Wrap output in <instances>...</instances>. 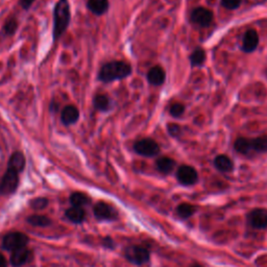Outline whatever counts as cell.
Here are the masks:
<instances>
[{"label": "cell", "instance_id": "1", "mask_svg": "<svg viewBox=\"0 0 267 267\" xmlns=\"http://www.w3.org/2000/svg\"><path fill=\"white\" fill-rule=\"evenodd\" d=\"M132 73V67L122 61H114L104 64L101 67L98 78L103 83H111L117 80H122Z\"/></svg>", "mask_w": 267, "mask_h": 267}, {"label": "cell", "instance_id": "2", "mask_svg": "<svg viewBox=\"0 0 267 267\" xmlns=\"http://www.w3.org/2000/svg\"><path fill=\"white\" fill-rule=\"evenodd\" d=\"M53 18H55L53 38H55V40H58L65 33L70 22V7L67 0H59L55 7Z\"/></svg>", "mask_w": 267, "mask_h": 267}, {"label": "cell", "instance_id": "3", "mask_svg": "<svg viewBox=\"0 0 267 267\" xmlns=\"http://www.w3.org/2000/svg\"><path fill=\"white\" fill-rule=\"evenodd\" d=\"M28 242V238L25 234L20 232L8 233L3 238L2 247L6 251H16L21 248H25Z\"/></svg>", "mask_w": 267, "mask_h": 267}, {"label": "cell", "instance_id": "4", "mask_svg": "<svg viewBox=\"0 0 267 267\" xmlns=\"http://www.w3.org/2000/svg\"><path fill=\"white\" fill-rule=\"evenodd\" d=\"M18 175L19 173H17L16 170L7 168L1 179V183H0V192L2 194H10L17 189L19 183Z\"/></svg>", "mask_w": 267, "mask_h": 267}, {"label": "cell", "instance_id": "5", "mask_svg": "<svg viewBox=\"0 0 267 267\" xmlns=\"http://www.w3.org/2000/svg\"><path fill=\"white\" fill-rule=\"evenodd\" d=\"M135 152L143 157H155L160 153L159 144L153 139H142L135 143Z\"/></svg>", "mask_w": 267, "mask_h": 267}, {"label": "cell", "instance_id": "6", "mask_svg": "<svg viewBox=\"0 0 267 267\" xmlns=\"http://www.w3.org/2000/svg\"><path fill=\"white\" fill-rule=\"evenodd\" d=\"M125 257L130 262L134 264L141 265L148 261L149 259V253L146 249L142 247H138V245H134V247L127 248L125 251Z\"/></svg>", "mask_w": 267, "mask_h": 267}, {"label": "cell", "instance_id": "7", "mask_svg": "<svg viewBox=\"0 0 267 267\" xmlns=\"http://www.w3.org/2000/svg\"><path fill=\"white\" fill-rule=\"evenodd\" d=\"M177 178L181 185L191 186V185H194L197 181L198 175L193 167L188 166V165H183L178 169Z\"/></svg>", "mask_w": 267, "mask_h": 267}, {"label": "cell", "instance_id": "8", "mask_svg": "<svg viewBox=\"0 0 267 267\" xmlns=\"http://www.w3.org/2000/svg\"><path fill=\"white\" fill-rule=\"evenodd\" d=\"M191 21L201 27H207L212 23L213 13L205 7H197L192 10Z\"/></svg>", "mask_w": 267, "mask_h": 267}, {"label": "cell", "instance_id": "9", "mask_svg": "<svg viewBox=\"0 0 267 267\" xmlns=\"http://www.w3.org/2000/svg\"><path fill=\"white\" fill-rule=\"evenodd\" d=\"M249 221L251 226L255 229L264 230L267 228V210L256 209L252 211L249 215Z\"/></svg>", "mask_w": 267, "mask_h": 267}, {"label": "cell", "instance_id": "10", "mask_svg": "<svg viewBox=\"0 0 267 267\" xmlns=\"http://www.w3.org/2000/svg\"><path fill=\"white\" fill-rule=\"evenodd\" d=\"M259 44V36L255 29H249L243 36L242 49L245 52H253Z\"/></svg>", "mask_w": 267, "mask_h": 267}, {"label": "cell", "instance_id": "11", "mask_svg": "<svg viewBox=\"0 0 267 267\" xmlns=\"http://www.w3.org/2000/svg\"><path fill=\"white\" fill-rule=\"evenodd\" d=\"M79 117H80V112L77 106L67 105L63 109L61 119H62V122L65 125H70V124L76 123L79 119Z\"/></svg>", "mask_w": 267, "mask_h": 267}, {"label": "cell", "instance_id": "12", "mask_svg": "<svg viewBox=\"0 0 267 267\" xmlns=\"http://www.w3.org/2000/svg\"><path fill=\"white\" fill-rule=\"evenodd\" d=\"M147 80L154 86H161L165 82V71L160 66H155L148 71Z\"/></svg>", "mask_w": 267, "mask_h": 267}, {"label": "cell", "instance_id": "13", "mask_svg": "<svg viewBox=\"0 0 267 267\" xmlns=\"http://www.w3.org/2000/svg\"><path fill=\"white\" fill-rule=\"evenodd\" d=\"M114 209L104 202H98L94 207V214L99 219H112L115 216Z\"/></svg>", "mask_w": 267, "mask_h": 267}, {"label": "cell", "instance_id": "14", "mask_svg": "<svg viewBox=\"0 0 267 267\" xmlns=\"http://www.w3.org/2000/svg\"><path fill=\"white\" fill-rule=\"evenodd\" d=\"M29 257V251L26 248H21L19 250H16L13 252L12 257H10V263L13 266L18 267L23 265Z\"/></svg>", "mask_w": 267, "mask_h": 267}, {"label": "cell", "instance_id": "15", "mask_svg": "<svg viewBox=\"0 0 267 267\" xmlns=\"http://www.w3.org/2000/svg\"><path fill=\"white\" fill-rule=\"evenodd\" d=\"M88 8L95 15H102L109 8L108 0H88Z\"/></svg>", "mask_w": 267, "mask_h": 267}, {"label": "cell", "instance_id": "16", "mask_svg": "<svg viewBox=\"0 0 267 267\" xmlns=\"http://www.w3.org/2000/svg\"><path fill=\"white\" fill-rule=\"evenodd\" d=\"M25 166V158L22 153H15L10 157L9 161H8V167L10 169L16 170L17 173H21L24 169Z\"/></svg>", "mask_w": 267, "mask_h": 267}, {"label": "cell", "instance_id": "17", "mask_svg": "<svg viewBox=\"0 0 267 267\" xmlns=\"http://www.w3.org/2000/svg\"><path fill=\"white\" fill-rule=\"evenodd\" d=\"M214 165L216 169H218L221 173H230L234 168L232 160L224 155H220L215 158Z\"/></svg>", "mask_w": 267, "mask_h": 267}, {"label": "cell", "instance_id": "18", "mask_svg": "<svg viewBox=\"0 0 267 267\" xmlns=\"http://www.w3.org/2000/svg\"><path fill=\"white\" fill-rule=\"evenodd\" d=\"M157 168L160 173H162L164 175H168L174 170L175 166H176V162L174 161L173 159H170L168 157H163L160 158L159 160H157Z\"/></svg>", "mask_w": 267, "mask_h": 267}, {"label": "cell", "instance_id": "19", "mask_svg": "<svg viewBox=\"0 0 267 267\" xmlns=\"http://www.w3.org/2000/svg\"><path fill=\"white\" fill-rule=\"evenodd\" d=\"M234 147L239 154L242 155H248L253 149L252 141L247 138H238L237 140L235 141Z\"/></svg>", "mask_w": 267, "mask_h": 267}, {"label": "cell", "instance_id": "20", "mask_svg": "<svg viewBox=\"0 0 267 267\" xmlns=\"http://www.w3.org/2000/svg\"><path fill=\"white\" fill-rule=\"evenodd\" d=\"M66 216L72 222L80 223L85 219V211L79 207H72L67 210Z\"/></svg>", "mask_w": 267, "mask_h": 267}, {"label": "cell", "instance_id": "21", "mask_svg": "<svg viewBox=\"0 0 267 267\" xmlns=\"http://www.w3.org/2000/svg\"><path fill=\"white\" fill-rule=\"evenodd\" d=\"M93 104L98 111H106L110 108V99L104 94H98L94 97Z\"/></svg>", "mask_w": 267, "mask_h": 267}, {"label": "cell", "instance_id": "22", "mask_svg": "<svg viewBox=\"0 0 267 267\" xmlns=\"http://www.w3.org/2000/svg\"><path fill=\"white\" fill-rule=\"evenodd\" d=\"M205 60H206V53L201 48L195 49L193 52L191 53V56H190L191 65L194 66V67L201 66L202 64H204Z\"/></svg>", "mask_w": 267, "mask_h": 267}, {"label": "cell", "instance_id": "23", "mask_svg": "<svg viewBox=\"0 0 267 267\" xmlns=\"http://www.w3.org/2000/svg\"><path fill=\"white\" fill-rule=\"evenodd\" d=\"M70 201L73 207H79V208H82L84 206H86L89 204V197L84 194V193H81V192H76V193H73L71 196H70Z\"/></svg>", "mask_w": 267, "mask_h": 267}, {"label": "cell", "instance_id": "24", "mask_svg": "<svg viewBox=\"0 0 267 267\" xmlns=\"http://www.w3.org/2000/svg\"><path fill=\"white\" fill-rule=\"evenodd\" d=\"M253 149L258 153H267V135L257 137L252 140Z\"/></svg>", "mask_w": 267, "mask_h": 267}, {"label": "cell", "instance_id": "25", "mask_svg": "<svg viewBox=\"0 0 267 267\" xmlns=\"http://www.w3.org/2000/svg\"><path fill=\"white\" fill-rule=\"evenodd\" d=\"M27 221L34 227H47L51 223V220L47 216L33 215L27 218Z\"/></svg>", "mask_w": 267, "mask_h": 267}, {"label": "cell", "instance_id": "26", "mask_svg": "<svg viewBox=\"0 0 267 267\" xmlns=\"http://www.w3.org/2000/svg\"><path fill=\"white\" fill-rule=\"evenodd\" d=\"M177 212L178 216H180L181 218H188L194 214L195 208L193 206H191L190 204H180L177 208Z\"/></svg>", "mask_w": 267, "mask_h": 267}, {"label": "cell", "instance_id": "27", "mask_svg": "<svg viewBox=\"0 0 267 267\" xmlns=\"http://www.w3.org/2000/svg\"><path fill=\"white\" fill-rule=\"evenodd\" d=\"M17 27H18L17 20L15 18H10L5 22V24L3 26V30L6 35L10 36V35L15 34V31L17 30Z\"/></svg>", "mask_w": 267, "mask_h": 267}, {"label": "cell", "instance_id": "28", "mask_svg": "<svg viewBox=\"0 0 267 267\" xmlns=\"http://www.w3.org/2000/svg\"><path fill=\"white\" fill-rule=\"evenodd\" d=\"M30 206L35 210H43L48 206V199L44 197H39L33 199V201L30 202Z\"/></svg>", "mask_w": 267, "mask_h": 267}, {"label": "cell", "instance_id": "29", "mask_svg": "<svg viewBox=\"0 0 267 267\" xmlns=\"http://www.w3.org/2000/svg\"><path fill=\"white\" fill-rule=\"evenodd\" d=\"M184 111H185V106L178 102L174 103L172 105V108H170V110H169L170 115L174 116V117H180L181 115L184 114Z\"/></svg>", "mask_w": 267, "mask_h": 267}, {"label": "cell", "instance_id": "30", "mask_svg": "<svg viewBox=\"0 0 267 267\" xmlns=\"http://www.w3.org/2000/svg\"><path fill=\"white\" fill-rule=\"evenodd\" d=\"M242 0H221V4L228 9H236L240 6Z\"/></svg>", "mask_w": 267, "mask_h": 267}, {"label": "cell", "instance_id": "31", "mask_svg": "<svg viewBox=\"0 0 267 267\" xmlns=\"http://www.w3.org/2000/svg\"><path fill=\"white\" fill-rule=\"evenodd\" d=\"M168 132L172 136L177 137L180 133V127L178 124H169L168 125Z\"/></svg>", "mask_w": 267, "mask_h": 267}, {"label": "cell", "instance_id": "32", "mask_svg": "<svg viewBox=\"0 0 267 267\" xmlns=\"http://www.w3.org/2000/svg\"><path fill=\"white\" fill-rule=\"evenodd\" d=\"M34 1H35V0H20V5L22 6L23 8L27 9V8H29L31 6V4L34 3Z\"/></svg>", "mask_w": 267, "mask_h": 267}, {"label": "cell", "instance_id": "33", "mask_svg": "<svg viewBox=\"0 0 267 267\" xmlns=\"http://www.w3.org/2000/svg\"><path fill=\"white\" fill-rule=\"evenodd\" d=\"M103 244L106 245V247H108V248H113V245H114L113 240L110 239V238H105V239L103 240Z\"/></svg>", "mask_w": 267, "mask_h": 267}, {"label": "cell", "instance_id": "34", "mask_svg": "<svg viewBox=\"0 0 267 267\" xmlns=\"http://www.w3.org/2000/svg\"><path fill=\"white\" fill-rule=\"evenodd\" d=\"M0 267H6V260L2 254H0Z\"/></svg>", "mask_w": 267, "mask_h": 267}, {"label": "cell", "instance_id": "35", "mask_svg": "<svg viewBox=\"0 0 267 267\" xmlns=\"http://www.w3.org/2000/svg\"><path fill=\"white\" fill-rule=\"evenodd\" d=\"M193 267H202V266H200V265H194Z\"/></svg>", "mask_w": 267, "mask_h": 267}]
</instances>
